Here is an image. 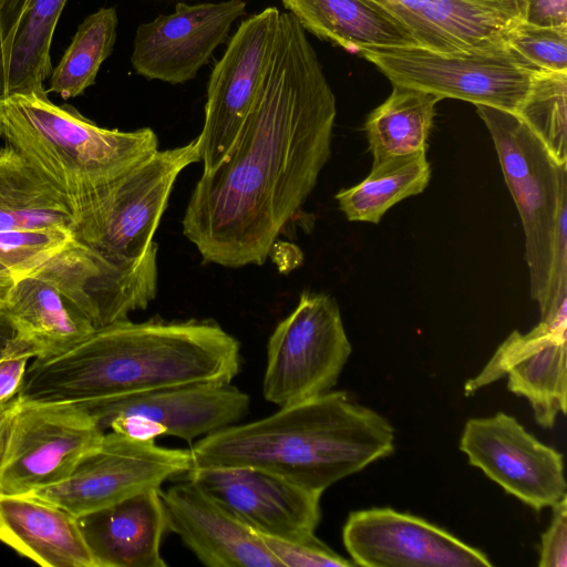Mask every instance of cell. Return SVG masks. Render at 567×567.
I'll return each mask as SVG.
<instances>
[{
	"label": "cell",
	"instance_id": "cell-1",
	"mask_svg": "<svg viewBox=\"0 0 567 567\" xmlns=\"http://www.w3.org/2000/svg\"><path fill=\"white\" fill-rule=\"evenodd\" d=\"M336 99L305 29L280 12L258 94L227 156L196 183L183 234L206 262L262 265L331 153Z\"/></svg>",
	"mask_w": 567,
	"mask_h": 567
},
{
	"label": "cell",
	"instance_id": "cell-2",
	"mask_svg": "<svg viewBox=\"0 0 567 567\" xmlns=\"http://www.w3.org/2000/svg\"><path fill=\"white\" fill-rule=\"evenodd\" d=\"M241 363L235 337L213 320L96 328L68 350L29 363L21 401H101L196 382H231Z\"/></svg>",
	"mask_w": 567,
	"mask_h": 567
},
{
	"label": "cell",
	"instance_id": "cell-3",
	"mask_svg": "<svg viewBox=\"0 0 567 567\" xmlns=\"http://www.w3.org/2000/svg\"><path fill=\"white\" fill-rule=\"evenodd\" d=\"M197 467L248 466L323 493L394 451V429L343 391H328L260 420L203 436L190 450Z\"/></svg>",
	"mask_w": 567,
	"mask_h": 567
},
{
	"label": "cell",
	"instance_id": "cell-4",
	"mask_svg": "<svg viewBox=\"0 0 567 567\" xmlns=\"http://www.w3.org/2000/svg\"><path fill=\"white\" fill-rule=\"evenodd\" d=\"M0 136L68 198L74 215L100 187L158 150L150 127L104 128L37 93L0 95Z\"/></svg>",
	"mask_w": 567,
	"mask_h": 567
},
{
	"label": "cell",
	"instance_id": "cell-5",
	"mask_svg": "<svg viewBox=\"0 0 567 567\" xmlns=\"http://www.w3.org/2000/svg\"><path fill=\"white\" fill-rule=\"evenodd\" d=\"M476 110L522 219L530 296L539 303L553 257L567 254V164L558 163L515 113L486 105Z\"/></svg>",
	"mask_w": 567,
	"mask_h": 567
},
{
	"label": "cell",
	"instance_id": "cell-6",
	"mask_svg": "<svg viewBox=\"0 0 567 567\" xmlns=\"http://www.w3.org/2000/svg\"><path fill=\"white\" fill-rule=\"evenodd\" d=\"M200 161L198 141L156 151L100 187L75 215V237L113 261L140 262L150 247L177 176Z\"/></svg>",
	"mask_w": 567,
	"mask_h": 567
},
{
	"label": "cell",
	"instance_id": "cell-7",
	"mask_svg": "<svg viewBox=\"0 0 567 567\" xmlns=\"http://www.w3.org/2000/svg\"><path fill=\"white\" fill-rule=\"evenodd\" d=\"M361 53L392 82L432 93L517 113L538 69L508 44L455 53L419 45L369 47Z\"/></svg>",
	"mask_w": 567,
	"mask_h": 567
},
{
	"label": "cell",
	"instance_id": "cell-8",
	"mask_svg": "<svg viewBox=\"0 0 567 567\" xmlns=\"http://www.w3.org/2000/svg\"><path fill=\"white\" fill-rule=\"evenodd\" d=\"M350 354L334 299L305 291L269 337L262 394L281 408L331 391Z\"/></svg>",
	"mask_w": 567,
	"mask_h": 567
},
{
	"label": "cell",
	"instance_id": "cell-9",
	"mask_svg": "<svg viewBox=\"0 0 567 567\" xmlns=\"http://www.w3.org/2000/svg\"><path fill=\"white\" fill-rule=\"evenodd\" d=\"M103 435L80 403L20 400L0 461V493L30 494L65 481Z\"/></svg>",
	"mask_w": 567,
	"mask_h": 567
},
{
	"label": "cell",
	"instance_id": "cell-10",
	"mask_svg": "<svg viewBox=\"0 0 567 567\" xmlns=\"http://www.w3.org/2000/svg\"><path fill=\"white\" fill-rule=\"evenodd\" d=\"M249 403L230 382H196L80 404L104 432L142 441L168 435L192 443L236 424Z\"/></svg>",
	"mask_w": 567,
	"mask_h": 567
},
{
	"label": "cell",
	"instance_id": "cell-11",
	"mask_svg": "<svg viewBox=\"0 0 567 567\" xmlns=\"http://www.w3.org/2000/svg\"><path fill=\"white\" fill-rule=\"evenodd\" d=\"M193 465L189 450L169 449L113 431L63 482L30 494L81 515L107 507L168 478L186 474Z\"/></svg>",
	"mask_w": 567,
	"mask_h": 567
},
{
	"label": "cell",
	"instance_id": "cell-12",
	"mask_svg": "<svg viewBox=\"0 0 567 567\" xmlns=\"http://www.w3.org/2000/svg\"><path fill=\"white\" fill-rule=\"evenodd\" d=\"M279 16L276 7H268L241 21L212 71L197 136L203 173L215 169L236 141L267 71Z\"/></svg>",
	"mask_w": 567,
	"mask_h": 567
},
{
	"label": "cell",
	"instance_id": "cell-13",
	"mask_svg": "<svg viewBox=\"0 0 567 567\" xmlns=\"http://www.w3.org/2000/svg\"><path fill=\"white\" fill-rule=\"evenodd\" d=\"M30 276L54 285L96 329L127 319L155 299L157 245L153 243L140 262L123 265L74 238Z\"/></svg>",
	"mask_w": 567,
	"mask_h": 567
},
{
	"label": "cell",
	"instance_id": "cell-14",
	"mask_svg": "<svg viewBox=\"0 0 567 567\" xmlns=\"http://www.w3.org/2000/svg\"><path fill=\"white\" fill-rule=\"evenodd\" d=\"M460 449L471 465L537 512L566 495L563 454L507 413L467 420Z\"/></svg>",
	"mask_w": 567,
	"mask_h": 567
},
{
	"label": "cell",
	"instance_id": "cell-15",
	"mask_svg": "<svg viewBox=\"0 0 567 567\" xmlns=\"http://www.w3.org/2000/svg\"><path fill=\"white\" fill-rule=\"evenodd\" d=\"M342 542L354 566L489 567L493 564L447 530L392 508L349 514Z\"/></svg>",
	"mask_w": 567,
	"mask_h": 567
},
{
	"label": "cell",
	"instance_id": "cell-16",
	"mask_svg": "<svg viewBox=\"0 0 567 567\" xmlns=\"http://www.w3.org/2000/svg\"><path fill=\"white\" fill-rule=\"evenodd\" d=\"M260 535L282 539L313 534L322 493L248 466L197 467L184 474Z\"/></svg>",
	"mask_w": 567,
	"mask_h": 567
},
{
	"label": "cell",
	"instance_id": "cell-17",
	"mask_svg": "<svg viewBox=\"0 0 567 567\" xmlns=\"http://www.w3.org/2000/svg\"><path fill=\"white\" fill-rule=\"evenodd\" d=\"M245 12V0L178 2L173 13L137 27L131 63L148 80L171 84L194 80Z\"/></svg>",
	"mask_w": 567,
	"mask_h": 567
},
{
	"label": "cell",
	"instance_id": "cell-18",
	"mask_svg": "<svg viewBox=\"0 0 567 567\" xmlns=\"http://www.w3.org/2000/svg\"><path fill=\"white\" fill-rule=\"evenodd\" d=\"M567 326L539 321L528 332L513 331L474 378L464 385L465 395L507 378L508 390L525 398L535 421L551 429L567 409Z\"/></svg>",
	"mask_w": 567,
	"mask_h": 567
},
{
	"label": "cell",
	"instance_id": "cell-19",
	"mask_svg": "<svg viewBox=\"0 0 567 567\" xmlns=\"http://www.w3.org/2000/svg\"><path fill=\"white\" fill-rule=\"evenodd\" d=\"M405 27L419 47L455 53L508 44L525 0H370Z\"/></svg>",
	"mask_w": 567,
	"mask_h": 567
},
{
	"label": "cell",
	"instance_id": "cell-20",
	"mask_svg": "<svg viewBox=\"0 0 567 567\" xmlns=\"http://www.w3.org/2000/svg\"><path fill=\"white\" fill-rule=\"evenodd\" d=\"M167 530L209 567H281L256 533L189 480L159 489Z\"/></svg>",
	"mask_w": 567,
	"mask_h": 567
},
{
	"label": "cell",
	"instance_id": "cell-21",
	"mask_svg": "<svg viewBox=\"0 0 567 567\" xmlns=\"http://www.w3.org/2000/svg\"><path fill=\"white\" fill-rule=\"evenodd\" d=\"M159 488H150L78 517L97 567H165L167 520Z\"/></svg>",
	"mask_w": 567,
	"mask_h": 567
},
{
	"label": "cell",
	"instance_id": "cell-22",
	"mask_svg": "<svg viewBox=\"0 0 567 567\" xmlns=\"http://www.w3.org/2000/svg\"><path fill=\"white\" fill-rule=\"evenodd\" d=\"M0 542L44 567H97L78 517L32 494L0 493Z\"/></svg>",
	"mask_w": 567,
	"mask_h": 567
},
{
	"label": "cell",
	"instance_id": "cell-23",
	"mask_svg": "<svg viewBox=\"0 0 567 567\" xmlns=\"http://www.w3.org/2000/svg\"><path fill=\"white\" fill-rule=\"evenodd\" d=\"M4 310L33 359L61 353L95 330L54 285L32 276L17 279Z\"/></svg>",
	"mask_w": 567,
	"mask_h": 567
},
{
	"label": "cell",
	"instance_id": "cell-24",
	"mask_svg": "<svg viewBox=\"0 0 567 567\" xmlns=\"http://www.w3.org/2000/svg\"><path fill=\"white\" fill-rule=\"evenodd\" d=\"M306 30L350 52L419 45L410 31L370 0H281Z\"/></svg>",
	"mask_w": 567,
	"mask_h": 567
},
{
	"label": "cell",
	"instance_id": "cell-25",
	"mask_svg": "<svg viewBox=\"0 0 567 567\" xmlns=\"http://www.w3.org/2000/svg\"><path fill=\"white\" fill-rule=\"evenodd\" d=\"M68 198L18 151L0 148V231L63 229L75 235Z\"/></svg>",
	"mask_w": 567,
	"mask_h": 567
},
{
	"label": "cell",
	"instance_id": "cell-26",
	"mask_svg": "<svg viewBox=\"0 0 567 567\" xmlns=\"http://www.w3.org/2000/svg\"><path fill=\"white\" fill-rule=\"evenodd\" d=\"M66 0H30L10 37L0 43V95L48 94L50 48Z\"/></svg>",
	"mask_w": 567,
	"mask_h": 567
},
{
	"label": "cell",
	"instance_id": "cell-27",
	"mask_svg": "<svg viewBox=\"0 0 567 567\" xmlns=\"http://www.w3.org/2000/svg\"><path fill=\"white\" fill-rule=\"evenodd\" d=\"M441 100L429 92L393 85L364 124L372 163L426 153L435 105Z\"/></svg>",
	"mask_w": 567,
	"mask_h": 567
},
{
	"label": "cell",
	"instance_id": "cell-28",
	"mask_svg": "<svg viewBox=\"0 0 567 567\" xmlns=\"http://www.w3.org/2000/svg\"><path fill=\"white\" fill-rule=\"evenodd\" d=\"M431 177L426 153L372 163L359 184L338 192L339 208L351 221L378 224L399 202L422 193Z\"/></svg>",
	"mask_w": 567,
	"mask_h": 567
},
{
	"label": "cell",
	"instance_id": "cell-29",
	"mask_svg": "<svg viewBox=\"0 0 567 567\" xmlns=\"http://www.w3.org/2000/svg\"><path fill=\"white\" fill-rule=\"evenodd\" d=\"M117 24L115 8H101L87 16L52 70L48 92L68 100L93 85L101 64L114 49Z\"/></svg>",
	"mask_w": 567,
	"mask_h": 567
},
{
	"label": "cell",
	"instance_id": "cell-30",
	"mask_svg": "<svg viewBox=\"0 0 567 567\" xmlns=\"http://www.w3.org/2000/svg\"><path fill=\"white\" fill-rule=\"evenodd\" d=\"M567 72L539 70L516 115L550 155L567 164Z\"/></svg>",
	"mask_w": 567,
	"mask_h": 567
},
{
	"label": "cell",
	"instance_id": "cell-31",
	"mask_svg": "<svg viewBox=\"0 0 567 567\" xmlns=\"http://www.w3.org/2000/svg\"><path fill=\"white\" fill-rule=\"evenodd\" d=\"M63 229H21L0 231V261L19 279L32 271L53 252L73 240Z\"/></svg>",
	"mask_w": 567,
	"mask_h": 567
},
{
	"label": "cell",
	"instance_id": "cell-32",
	"mask_svg": "<svg viewBox=\"0 0 567 567\" xmlns=\"http://www.w3.org/2000/svg\"><path fill=\"white\" fill-rule=\"evenodd\" d=\"M508 45L540 70L567 72V25L542 27L524 21L509 35Z\"/></svg>",
	"mask_w": 567,
	"mask_h": 567
},
{
	"label": "cell",
	"instance_id": "cell-33",
	"mask_svg": "<svg viewBox=\"0 0 567 567\" xmlns=\"http://www.w3.org/2000/svg\"><path fill=\"white\" fill-rule=\"evenodd\" d=\"M261 537L281 567L354 566L352 560H348L333 551L315 533L293 539H282L266 535H261Z\"/></svg>",
	"mask_w": 567,
	"mask_h": 567
},
{
	"label": "cell",
	"instance_id": "cell-34",
	"mask_svg": "<svg viewBox=\"0 0 567 567\" xmlns=\"http://www.w3.org/2000/svg\"><path fill=\"white\" fill-rule=\"evenodd\" d=\"M553 508V517L540 536V567L567 566V497L559 499Z\"/></svg>",
	"mask_w": 567,
	"mask_h": 567
},
{
	"label": "cell",
	"instance_id": "cell-35",
	"mask_svg": "<svg viewBox=\"0 0 567 567\" xmlns=\"http://www.w3.org/2000/svg\"><path fill=\"white\" fill-rule=\"evenodd\" d=\"M33 353L14 338L0 358V406L18 395Z\"/></svg>",
	"mask_w": 567,
	"mask_h": 567
},
{
	"label": "cell",
	"instance_id": "cell-36",
	"mask_svg": "<svg viewBox=\"0 0 567 567\" xmlns=\"http://www.w3.org/2000/svg\"><path fill=\"white\" fill-rule=\"evenodd\" d=\"M525 21L542 27L567 25V0H525Z\"/></svg>",
	"mask_w": 567,
	"mask_h": 567
},
{
	"label": "cell",
	"instance_id": "cell-37",
	"mask_svg": "<svg viewBox=\"0 0 567 567\" xmlns=\"http://www.w3.org/2000/svg\"><path fill=\"white\" fill-rule=\"evenodd\" d=\"M30 0H0V43L14 30Z\"/></svg>",
	"mask_w": 567,
	"mask_h": 567
},
{
	"label": "cell",
	"instance_id": "cell-38",
	"mask_svg": "<svg viewBox=\"0 0 567 567\" xmlns=\"http://www.w3.org/2000/svg\"><path fill=\"white\" fill-rule=\"evenodd\" d=\"M19 404L20 398L17 395L0 406V461L2 457L10 422Z\"/></svg>",
	"mask_w": 567,
	"mask_h": 567
},
{
	"label": "cell",
	"instance_id": "cell-39",
	"mask_svg": "<svg viewBox=\"0 0 567 567\" xmlns=\"http://www.w3.org/2000/svg\"><path fill=\"white\" fill-rule=\"evenodd\" d=\"M16 338L14 327L3 308H0V358Z\"/></svg>",
	"mask_w": 567,
	"mask_h": 567
},
{
	"label": "cell",
	"instance_id": "cell-40",
	"mask_svg": "<svg viewBox=\"0 0 567 567\" xmlns=\"http://www.w3.org/2000/svg\"><path fill=\"white\" fill-rule=\"evenodd\" d=\"M16 281L13 274L0 261V308L4 309Z\"/></svg>",
	"mask_w": 567,
	"mask_h": 567
}]
</instances>
